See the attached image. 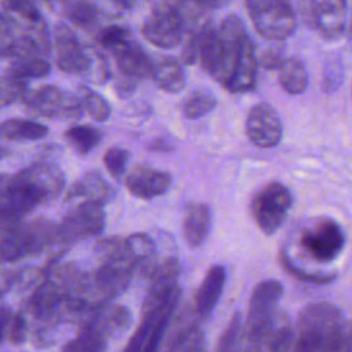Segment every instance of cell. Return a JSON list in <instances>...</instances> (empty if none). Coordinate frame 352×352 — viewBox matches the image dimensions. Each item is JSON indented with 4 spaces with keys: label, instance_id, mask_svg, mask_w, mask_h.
Returning a JSON list of instances; mask_svg holds the SVG:
<instances>
[{
    "label": "cell",
    "instance_id": "6da1fadb",
    "mask_svg": "<svg viewBox=\"0 0 352 352\" xmlns=\"http://www.w3.org/2000/svg\"><path fill=\"white\" fill-rule=\"evenodd\" d=\"M65 187V175L55 164L34 162L10 176L3 220L10 228L37 206L55 199Z\"/></svg>",
    "mask_w": 352,
    "mask_h": 352
},
{
    "label": "cell",
    "instance_id": "7a4b0ae2",
    "mask_svg": "<svg viewBox=\"0 0 352 352\" xmlns=\"http://www.w3.org/2000/svg\"><path fill=\"white\" fill-rule=\"evenodd\" d=\"M249 38L242 21L230 14L221 19L217 28L212 26L204 34L197 60L206 73L227 89Z\"/></svg>",
    "mask_w": 352,
    "mask_h": 352
},
{
    "label": "cell",
    "instance_id": "3957f363",
    "mask_svg": "<svg viewBox=\"0 0 352 352\" xmlns=\"http://www.w3.org/2000/svg\"><path fill=\"white\" fill-rule=\"evenodd\" d=\"M54 51L55 63L63 73L85 78L95 84H103L111 76L106 56L96 47L85 43L65 22H59L55 26Z\"/></svg>",
    "mask_w": 352,
    "mask_h": 352
},
{
    "label": "cell",
    "instance_id": "277c9868",
    "mask_svg": "<svg viewBox=\"0 0 352 352\" xmlns=\"http://www.w3.org/2000/svg\"><path fill=\"white\" fill-rule=\"evenodd\" d=\"M59 245L58 224L45 219L19 221L0 238V267L37 256L48 249H58Z\"/></svg>",
    "mask_w": 352,
    "mask_h": 352
},
{
    "label": "cell",
    "instance_id": "5b68a950",
    "mask_svg": "<svg viewBox=\"0 0 352 352\" xmlns=\"http://www.w3.org/2000/svg\"><path fill=\"white\" fill-rule=\"evenodd\" d=\"M98 41L110 52L125 80L136 82L148 77L153 78L154 62L143 47L132 40L128 28L117 23L109 25L99 30Z\"/></svg>",
    "mask_w": 352,
    "mask_h": 352
},
{
    "label": "cell",
    "instance_id": "8992f818",
    "mask_svg": "<svg viewBox=\"0 0 352 352\" xmlns=\"http://www.w3.org/2000/svg\"><path fill=\"white\" fill-rule=\"evenodd\" d=\"M28 114L47 120H77L82 116L76 95L55 85L28 91L22 99Z\"/></svg>",
    "mask_w": 352,
    "mask_h": 352
},
{
    "label": "cell",
    "instance_id": "52a82bcc",
    "mask_svg": "<svg viewBox=\"0 0 352 352\" xmlns=\"http://www.w3.org/2000/svg\"><path fill=\"white\" fill-rule=\"evenodd\" d=\"M256 32L271 41L287 38L296 28V15L292 6L278 0H253L246 3Z\"/></svg>",
    "mask_w": 352,
    "mask_h": 352
},
{
    "label": "cell",
    "instance_id": "ba28073f",
    "mask_svg": "<svg viewBox=\"0 0 352 352\" xmlns=\"http://www.w3.org/2000/svg\"><path fill=\"white\" fill-rule=\"evenodd\" d=\"M147 41L160 48H173L186 34V18L182 3H158L142 26Z\"/></svg>",
    "mask_w": 352,
    "mask_h": 352
},
{
    "label": "cell",
    "instance_id": "9c48e42d",
    "mask_svg": "<svg viewBox=\"0 0 352 352\" xmlns=\"http://www.w3.org/2000/svg\"><path fill=\"white\" fill-rule=\"evenodd\" d=\"M292 202L289 188L279 182H271L253 197L250 210L260 230L270 235L283 224Z\"/></svg>",
    "mask_w": 352,
    "mask_h": 352
},
{
    "label": "cell",
    "instance_id": "30bf717a",
    "mask_svg": "<svg viewBox=\"0 0 352 352\" xmlns=\"http://www.w3.org/2000/svg\"><path fill=\"white\" fill-rule=\"evenodd\" d=\"M345 245V234L340 224L324 219L305 230L300 238V248L318 263H330L338 257Z\"/></svg>",
    "mask_w": 352,
    "mask_h": 352
},
{
    "label": "cell",
    "instance_id": "8fae6325",
    "mask_svg": "<svg viewBox=\"0 0 352 352\" xmlns=\"http://www.w3.org/2000/svg\"><path fill=\"white\" fill-rule=\"evenodd\" d=\"M104 228V210L102 205L76 204L58 224L60 245L99 235Z\"/></svg>",
    "mask_w": 352,
    "mask_h": 352
},
{
    "label": "cell",
    "instance_id": "7c38bea8",
    "mask_svg": "<svg viewBox=\"0 0 352 352\" xmlns=\"http://www.w3.org/2000/svg\"><path fill=\"white\" fill-rule=\"evenodd\" d=\"M301 16L324 38L337 40L345 29L346 4L340 0L302 3Z\"/></svg>",
    "mask_w": 352,
    "mask_h": 352
},
{
    "label": "cell",
    "instance_id": "4fadbf2b",
    "mask_svg": "<svg viewBox=\"0 0 352 352\" xmlns=\"http://www.w3.org/2000/svg\"><path fill=\"white\" fill-rule=\"evenodd\" d=\"M283 293V286L275 279H267L256 285L248 308V336L261 331L276 314V305Z\"/></svg>",
    "mask_w": 352,
    "mask_h": 352
},
{
    "label": "cell",
    "instance_id": "5bb4252c",
    "mask_svg": "<svg viewBox=\"0 0 352 352\" xmlns=\"http://www.w3.org/2000/svg\"><path fill=\"white\" fill-rule=\"evenodd\" d=\"M245 128L250 142L261 148L276 146L282 138L280 118L267 103H257L249 110Z\"/></svg>",
    "mask_w": 352,
    "mask_h": 352
},
{
    "label": "cell",
    "instance_id": "9a60e30c",
    "mask_svg": "<svg viewBox=\"0 0 352 352\" xmlns=\"http://www.w3.org/2000/svg\"><path fill=\"white\" fill-rule=\"evenodd\" d=\"M170 180L172 177L168 172L140 164L126 173L124 182L132 195L140 199H150L164 194L169 188Z\"/></svg>",
    "mask_w": 352,
    "mask_h": 352
},
{
    "label": "cell",
    "instance_id": "2e32d148",
    "mask_svg": "<svg viewBox=\"0 0 352 352\" xmlns=\"http://www.w3.org/2000/svg\"><path fill=\"white\" fill-rule=\"evenodd\" d=\"M246 352H286L292 342V326L283 312H276L270 323L249 337Z\"/></svg>",
    "mask_w": 352,
    "mask_h": 352
},
{
    "label": "cell",
    "instance_id": "e0dca14e",
    "mask_svg": "<svg viewBox=\"0 0 352 352\" xmlns=\"http://www.w3.org/2000/svg\"><path fill=\"white\" fill-rule=\"evenodd\" d=\"M114 195L113 187L107 183V180L96 170H91L84 173L80 179H77L66 191V201L69 202H89L104 205Z\"/></svg>",
    "mask_w": 352,
    "mask_h": 352
},
{
    "label": "cell",
    "instance_id": "ac0fdd59",
    "mask_svg": "<svg viewBox=\"0 0 352 352\" xmlns=\"http://www.w3.org/2000/svg\"><path fill=\"white\" fill-rule=\"evenodd\" d=\"M226 283V270L223 265H212L205 274L195 293V312L201 316L209 315L216 307Z\"/></svg>",
    "mask_w": 352,
    "mask_h": 352
},
{
    "label": "cell",
    "instance_id": "d6986e66",
    "mask_svg": "<svg viewBox=\"0 0 352 352\" xmlns=\"http://www.w3.org/2000/svg\"><path fill=\"white\" fill-rule=\"evenodd\" d=\"M60 12L67 21L73 22L74 25H77L85 30L94 29L102 18L118 16L117 14L110 11V4H109V8H106L104 4L92 3V1L62 3Z\"/></svg>",
    "mask_w": 352,
    "mask_h": 352
},
{
    "label": "cell",
    "instance_id": "ffe728a7",
    "mask_svg": "<svg viewBox=\"0 0 352 352\" xmlns=\"http://www.w3.org/2000/svg\"><path fill=\"white\" fill-rule=\"evenodd\" d=\"M212 226L210 210L204 204L192 205L183 221V234L187 243L192 248L199 246L208 236Z\"/></svg>",
    "mask_w": 352,
    "mask_h": 352
},
{
    "label": "cell",
    "instance_id": "44dd1931",
    "mask_svg": "<svg viewBox=\"0 0 352 352\" xmlns=\"http://www.w3.org/2000/svg\"><path fill=\"white\" fill-rule=\"evenodd\" d=\"M153 78L165 92H179L186 84V74L182 63L172 56H164L154 62Z\"/></svg>",
    "mask_w": 352,
    "mask_h": 352
},
{
    "label": "cell",
    "instance_id": "7402d4cb",
    "mask_svg": "<svg viewBox=\"0 0 352 352\" xmlns=\"http://www.w3.org/2000/svg\"><path fill=\"white\" fill-rule=\"evenodd\" d=\"M257 76V56L254 52V45L252 38H249L245 44L241 60L235 70V74L227 87L230 92H245L250 91L256 84Z\"/></svg>",
    "mask_w": 352,
    "mask_h": 352
},
{
    "label": "cell",
    "instance_id": "603a6c76",
    "mask_svg": "<svg viewBox=\"0 0 352 352\" xmlns=\"http://www.w3.org/2000/svg\"><path fill=\"white\" fill-rule=\"evenodd\" d=\"M94 253L99 260V264H117L129 267L132 270L136 268L135 261L132 260L125 238L120 236H106L96 242L94 248Z\"/></svg>",
    "mask_w": 352,
    "mask_h": 352
},
{
    "label": "cell",
    "instance_id": "cb8c5ba5",
    "mask_svg": "<svg viewBox=\"0 0 352 352\" xmlns=\"http://www.w3.org/2000/svg\"><path fill=\"white\" fill-rule=\"evenodd\" d=\"M47 133L48 126L33 120L10 118L0 122V139L6 140H38Z\"/></svg>",
    "mask_w": 352,
    "mask_h": 352
},
{
    "label": "cell",
    "instance_id": "d4e9b609",
    "mask_svg": "<svg viewBox=\"0 0 352 352\" xmlns=\"http://www.w3.org/2000/svg\"><path fill=\"white\" fill-rule=\"evenodd\" d=\"M279 70V82L290 95L302 94L308 85V74L298 58H285Z\"/></svg>",
    "mask_w": 352,
    "mask_h": 352
},
{
    "label": "cell",
    "instance_id": "484cf974",
    "mask_svg": "<svg viewBox=\"0 0 352 352\" xmlns=\"http://www.w3.org/2000/svg\"><path fill=\"white\" fill-rule=\"evenodd\" d=\"M91 320L109 340V337L122 334L129 327L132 318L128 308L122 305H116L104 312H99V315L94 316V319Z\"/></svg>",
    "mask_w": 352,
    "mask_h": 352
},
{
    "label": "cell",
    "instance_id": "4316f807",
    "mask_svg": "<svg viewBox=\"0 0 352 352\" xmlns=\"http://www.w3.org/2000/svg\"><path fill=\"white\" fill-rule=\"evenodd\" d=\"M107 338L103 333L89 320L80 334L69 341L60 352H106Z\"/></svg>",
    "mask_w": 352,
    "mask_h": 352
},
{
    "label": "cell",
    "instance_id": "83f0119b",
    "mask_svg": "<svg viewBox=\"0 0 352 352\" xmlns=\"http://www.w3.org/2000/svg\"><path fill=\"white\" fill-rule=\"evenodd\" d=\"M65 138L78 154H88L99 146L103 138L102 129L94 125H73L65 131Z\"/></svg>",
    "mask_w": 352,
    "mask_h": 352
},
{
    "label": "cell",
    "instance_id": "f1b7e54d",
    "mask_svg": "<svg viewBox=\"0 0 352 352\" xmlns=\"http://www.w3.org/2000/svg\"><path fill=\"white\" fill-rule=\"evenodd\" d=\"M51 67L50 63L45 59L40 58H18L14 59L8 67L6 69V76L18 80L25 81L28 78H43L50 73Z\"/></svg>",
    "mask_w": 352,
    "mask_h": 352
},
{
    "label": "cell",
    "instance_id": "f546056e",
    "mask_svg": "<svg viewBox=\"0 0 352 352\" xmlns=\"http://www.w3.org/2000/svg\"><path fill=\"white\" fill-rule=\"evenodd\" d=\"M76 98L81 106V110L85 111L94 121L98 122H103L110 117V106L106 102V99L95 92L94 89L88 88V87H80Z\"/></svg>",
    "mask_w": 352,
    "mask_h": 352
},
{
    "label": "cell",
    "instance_id": "4dcf8cb0",
    "mask_svg": "<svg viewBox=\"0 0 352 352\" xmlns=\"http://www.w3.org/2000/svg\"><path fill=\"white\" fill-rule=\"evenodd\" d=\"M214 106L216 98L209 91L199 89L187 96L183 103V114L190 120H195L208 114Z\"/></svg>",
    "mask_w": 352,
    "mask_h": 352
},
{
    "label": "cell",
    "instance_id": "1f68e13d",
    "mask_svg": "<svg viewBox=\"0 0 352 352\" xmlns=\"http://www.w3.org/2000/svg\"><path fill=\"white\" fill-rule=\"evenodd\" d=\"M125 242H126L129 254L136 265L151 263L150 260L154 256L155 245L147 234H143V232L132 234L128 238H125Z\"/></svg>",
    "mask_w": 352,
    "mask_h": 352
},
{
    "label": "cell",
    "instance_id": "d6a6232c",
    "mask_svg": "<svg viewBox=\"0 0 352 352\" xmlns=\"http://www.w3.org/2000/svg\"><path fill=\"white\" fill-rule=\"evenodd\" d=\"M128 161H129V151L118 146L109 147L103 154V164L107 172L116 180H120L125 175Z\"/></svg>",
    "mask_w": 352,
    "mask_h": 352
},
{
    "label": "cell",
    "instance_id": "836d02e7",
    "mask_svg": "<svg viewBox=\"0 0 352 352\" xmlns=\"http://www.w3.org/2000/svg\"><path fill=\"white\" fill-rule=\"evenodd\" d=\"M28 92V84L25 81L12 80L7 76L0 77V109L22 100Z\"/></svg>",
    "mask_w": 352,
    "mask_h": 352
},
{
    "label": "cell",
    "instance_id": "e575fe53",
    "mask_svg": "<svg viewBox=\"0 0 352 352\" xmlns=\"http://www.w3.org/2000/svg\"><path fill=\"white\" fill-rule=\"evenodd\" d=\"M280 263L283 265V268L296 279L302 280V282H308V283H329L331 282L336 276L333 274L327 275V274H311V272H305L302 270H300L298 267H296L286 256L285 252H282L280 254Z\"/></svg>",
    "mask_w": 352,
    "mask_h": 352
},
{
    "label": "cell",
    "instance_id": "d590c367",
    "mask_svg": "<svg viewBox=\"0 0 352 352\" xmlns=\"http://www.w3.org/2000/svg\"><path fill=\"white\" fill-rule=\"evenodd\" d=\"M173 352H205V340L202 331L191 329L182 334L175 345Z\"/></svg>",
    "mask_w": 352,
    "mask_h": 352
},
{
    "label": "cell",
    "instance_id": "8d00e7d4",
    "mask_svg": "<svg viewBox=\"0 0 352 352\" xmlns=\"http://www.w3.org/2000/svg\"><path fill=\"white\" fill-rule=\"evenodd\" d=\"M28 331H29V324H28V319H26L25 314L23 312L14 314L11 318L10 326H8L7 338L12 344H22L23 341H26Z\"/></svg>",
    "mask_w": 352,
    "mask_h": 352
},
{
    "label": "cell",
    "instance_id": "74e56055",
    "mask_svg": "<svg viewBox=\"0 0 352 352\" xmlns=\"http://www.w3.org/2000/svg\"><path fill=\"white\" fill-rule=\"evenodd\" d=\"M285 58H283V52L279 48H267L264 50L258 59H257V65L260 63L261 67H264L265 70H274V69H279L280 65L283 63Z\"/></svg>",
    "mask_w": 352,
    "mask_h": 352
},
{
    "label": "cell",
    "instance_id": "f35d334b",
    "mask_svg": "<svg viewBox=\"0 0 352 352\" xmlns=\"http://www.w3.org/2000/svg\"><path fill=\"white\" fill-rule=\"evenodd\" d=\"M292 352H319V340L315 334L301 330Z\"/></svg>",
    "mask_w": 352,
    "mask_h": 352
},
{
    "label": "cell",
    "instance_id": "ab89813d",
    "mask_svg": "<svg viewBox=\"0 0 352 352\" xmlns=\"http://www.w3.org/2000/svg\"><path fill=\"white\" fill-rule=\"evenodd\" d=\"M12 312L7 307H0V344L7 338L8 334V326L12 318Z\"/></svg>",
    "mask_w": 352,
    "mask_h": 352
}]
</instances>
